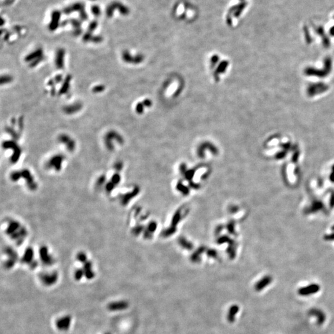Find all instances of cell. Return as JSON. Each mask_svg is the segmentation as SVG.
Listing matches in <instances>:
<instances>
[{
	"instance_id": "cell-1",
	"label": "cell",
	"mask_w": 334,
	"mask_h": 334,
	"mask_svg": "<svg viewBox=\"0 0 334 334\" xmlns=\"http://www.w3.org/2000/svg\"><path fill=\"white\" fill-rule=\"evenodd\" d=\"M5 235L16 246H19L25 241L28 236L27 230L19 220L9 218L4 222Z\"/></svg>"
},
{
	"instance_id": "cell-2",
	"label": "cell",
	"mask_w": 334,
	"mask_h": 334,
	"mask_svg": "<svg viewBox=\"0 0 334 334\" xmlns=\"http://www.w3.org/2000/svg\"><path fill=\"white\" fill-rule=\"evenodd\" d=\"M20 178H24L25 180V185L27 188L31 191L35 190L37 187V183L34 176L29 170L24 169L21 170H17L11 173L10 179L11 181L14 182L16 179Z\"/></svg>"
},
{
	"instance_id": "cell-3",
	"label": "cell",
	"mask_w": 334,
	"mask_h": 334,
	"mask_svg": "<svg viewBox=\"0 0 334 334\" xmlns=\"http://www.w3.org/2000/svg\"><path fill=\"white\" fill-rule=\"evenodd\" d=\"M65 158L62 155H53L49 158L46 163V167L47 169L54 172H60L63 167V163Z\"/></svg>"
},
{
	"instance_id": "cell-4",
	"label": "cell",
	"mask_w": 334,
	"mask_h": 334,
	"mask_svg": "<svg viewBox=\"0 0 334 334\" xmlns=\"http://www.w3.org/2000/svg\"><path fill=\"white\" fill-rule=\"evenodd\" d=\"M105 145L107 148L109 150H113L114 149V146L113 143L121 144L123 143V139H122L120 135L114 131H111L108 132L105 137Z\"/></svg>"
},
{
	"instance_id": "cell-5",
	"label": "cell",
	"mask_w": 334,
	"mask_h": 334,
	"mask_svg": "<svg viewBox=\"0 0 334 334\" xmlns=\"http://www.w3.org/2000/svg\"><path fill=\"white\" fill-rule=\"evenodd\" d=\"M39 257L40 261L44 265L50 266L53 264L54 258L53 254L51 253L47 246H43L39 249Z\"/></svg>"
},
{
	"instance_id": "cell-6",
	"label": "cell",
	"mask_w": 334,
	"mask_h": 334,
	"mask_svg": "<svg viewBox=\"0 0 334 334\" xmlns=\"http://www.w3.org/2000/svg\"><path fill=\"white\" fill-rule=\"evenodd\" d=\"M320 290V286L318 284H312L307 285L304 287L300 288L298 293L302 297H309L315 293H317Z\"/></svg>"
},
{
	"instance_id": "cell-7",
	"label": "cell",
	"mask_w": 334,
	"mask_h": 334,
	"mask_svg": "<svg viewBox=\"0 0 334 334\" xmlns=\"http://www.w3.org/2000/svg\"><path fill=\"white\" fill-rule=\"evenodd\" d=\"M4 255L6 257V260L4 264L9 267H11L13 264H15L17 259V254L14 249L11 248H7L4 249Z\"/></svg>"
},
{
	"instance_id": "cell-8",
	"label": "cell",
	"mask_w": 334,
	"mask_h": 334,
	"mask_svg": "<svg viewBox=\"0 0 334 334\" xmlns=\"http://www.w3.org/2000/svg\"><path fill=\"white\" fill-rule=\"evenodd\" d=\"M58 142L61 144L65 145L66 149L68 152H74L76 149V143L75 141L70 137L68 135L63 134H61L58 137Z\"/></svg>"
},
{
	"instance_id": "cell-9",
	"label": "cell",
	"mask_w": 334,
	"mask_h": 334,
	"mask_svg": "<svg viewBox=\"0 0 334 334\" xmlns=\"http://www.w3.org/2000/svg\"><path fill=\"white\" fill-rule=\"evenodd\" d=\"M308 314L310 316L316 317L317 323L319 325H322L326 320V315L324 312L319 308H312L309 311Z\"/></svg>"
},
{
	"instance_id": "cell-10",
	"label": "cell",
	"mask_w": 334,
	"mask_h": 334,
	"mask_svg": "<svg viewBox=\"0 0 334 334\" xmlns=\"http://www.w3.org/2000/svg\"><path fill=\"white\" fill-rule=\"evenodd\" d=\"M272 278L270 276H266L261 280H259L258 283H256L255 285V290L257 292H261L264 290V289L269 285V284L272 282Z\"/></svg>"
},
{
	"instance_id": "cell-11",
	"label": "cell",
	"mask_w": 334,
	"mask_h": 334,
	"mask_svg": "<svg viewBox=\"0 0 334 334\" xmlns=\"http://www.w3.org/2000/svg\"><path fill=\"white\" fill-rule=\"evenodd\" d=\"M57 279L58 275L56 273L45 274H43V275L42 277V280L43 281V283L48 285L55 283Z\"/></svg>"
},
{
	"instance_id": "cell-12",
	"label": "cell",
	"mask_w": 334,
	"mask_h": 334,
	"mask_svg": "<svg viewBox=\"0 0 334 334\" xmlns=\"http://www.w3.org/2000/svg\"><path fill=\"white\" fill-rule=\"evenodd\" d=\"M128 307V303L126 301H118V302H113L111 303L108 306V308L110 310L112 311H120L123 310Z\"/></svg>"
},
{
	"instance_id": "cell-13",
	"label": "cell",
	"mask_w": 334,
	"mask_h": 334,
	"mask_svg": "<svg viewBox=\"0 0 334 334\" xmlns=\"http://www.w3.org/2000/svg\"><path fill=\"white\" fill-rule=\"evenodd\" d=\"M240 310V308L239 306H237L236 304L233 305L230 307V308L229 309V311L228 312L227 314V320H228V322L230 323H232L235 320V317L236 314L239 312Z\"/></svg>"
},
{
	"instance_id": "cell-14",
	"label": "cell",
	"mask_w": 334,
	"mask_h": 334,
	"mask_svg": "<svg viewBox=\"0 0 334 334\" xmlns=\"http://www.w3.org/2000/svg\"><path fill=\"white\" fill-rule=\"evenodd\" d=\"M71 319L69 317H65L58 320L56 323L58 328L60 330H67L70 325Z\"/></svg>"
},
{
	"instance_id": "cell-15",
	"label": "cell",
	"mask_w": 334,
	"mask_h": 334,
	"mask_svg": "<svg viewBox=\"0 0 334 334\" xmlns=\"http://www.w3.org/2000/svg\"><path fill=\"white\" fill-rule=\"evenodd\" d=\"M81 107L82 106L79 104H75L73 105L66 106V107H65V108H64V111H65V113L71 114L80 110Z\"/></svg>"
},
{
	"instance_id": "cell-16",
	"label": "cell",
	"mask_w": 334,
	"mask_h": 334,
	"mask_svg": "<svg viewBox=\"0 0 334 334\" xmlns=\"http://www.w3.org/2000/svg\"><path fill=\"white\" fill-rule=\"evenodd\" d=\"M64 52L63 51H58V54L56 57V65L57 68L61 69L63 67V59H64Z\"/></svg>"
},
{
	"instance_id": "cell-17",
	"label": "cell",
	"mask_w": 334,
	"mask_h": 334,
	"mask_svg": "<svg viewBox=\"0 0 334 334\" xmlns=\"http://www.w3.org/2000/svg\"><path fill=\"white\" fill-rule=\"evenodd\" d=\"M1 79H4V80H1V84H7L12 81V78L10 76L8 75H5L4 76H2Z\"/></svg>"
},
{
	"instance_id": "cell-18",
	"label": "cell",
	"mask_w": 334,
	"mask_h": 334,
	"mask_svg": "<svg viewBox=\"0 0 334 334\" xmlns=\"http://www.w3.org/2000/svg\"><path fill=\"white\" fill-rule=\"evenodd\" d=\"M105 87L104 86H95L94 87L92 91L95 93H99L100 92H101L104 90Z\"/></svg>"
}]
</instances>
